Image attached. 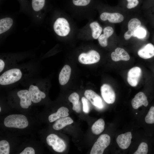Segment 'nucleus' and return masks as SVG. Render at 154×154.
Here are the masks:
<instances>
[{"label": "nucleus", "mask_w": 154, "mask_h": 154, "mask_svg": "<svg viewBox=\"0 0 154 154\" xmlns=\"http://www.w3.org/2000/svg\"><path fill=\"white\" fill-rule=\"evenodd\" d=\"M53 28L56 33L62 37L67 36L70 31L68 22L63 18H59L56 19L54 23Z\"/></svg>", "instance_id": "nucleus-5"}, {"label": "nucleus", "mask_w": 154, "mask_h": 154, "mask_svg": "<svg viewBox=\"0 0 154 154\" xmlns=\"http://www.w3.org/2000/svg\"><path fill=\"white\" fill-rule=\"evenodd\" d=\"M111 58L113 60L117 62L119 60L128 61L130 58V56L124 49L117 48L114 52L111 54Z\"/></svg>", "instance_id": "nucleus-17"}, {"label": "nucleus", "mask_w": 154, "mask_h": 154, "mask_svg": "<svg viewBox=\"0 0 154 154\" xmlns=\"http://www.w3.org/2000/svg\"><path fill=\"white\" fill-rule=\"evenodd\" d=\"M91 0H72L74 5L78 6H85L88 5Z\"/></svg>", "instance_id": "nucleus-32"}, {"label": "nucleus", "mask_w": 154, "mask_h": 154, "mask_svg": "<svg viewBox=\"0 0 154 154\" xmlns=\"http://www.w3.org/2000/svg\"><path fill=\"white\" fill-rule=\"evenodd\" d=\"M46 141L47 144L56 152H62L66 148L64 141L56 134H51L48 135L46 138Z\"/></svg>", "instance_id": "nucleus-4"}, {"label": "nucleus", "mask_w": 154, "mask_h": 154, "mask_svg": "<svg viewBox=\"0 0 154 154\" xmlns=\"http://www.w3.org/2000/svg\"><path fill=\"white\" fill-rule=\"evenodd\" d=\"M29 91L32 102L34 103L40 102L42 99L46 97L44 93L39 90L37 86L33 85H31L29 88Z\"/></svg>", "instance_id": "nucleus-15"}, {"label": "nucleus", "mask_w": 154, "mask_h": 154, "mask_svg": "<svg viewBox=\"0 0 154 154\" xmlns=\"http://www.w3.org/2000/svg\"><path fill=\"white\" fill-rule=\"evenodd\" d=\"M71 69L70 66L68 65L64 66L59 75V81L61 85L66 84L68 82L70 76Z\"/></svg>", "instance_id": "nucleus-19"}, {"label": "nucleus", "mask_w": 154, "mask_h": 154, "mask_svg": "<svg viewBox=\"0 0 154 154\" xmlns=\"http://www.w3.org/2000/svg\"><path fill=\"white\" fill-rule=\"evenodd\" d=\"M45 0H32V6L33 10L36 11L41 10L43 7Z\"/></svg>", "instance_id": "nucleus-28"}, {"label": "nucleus", "mask_w": 154, "mask_h": 154, "mask_svg": "<svg viewBox=\"0 0 154 154\" xmlns=\"http://www.w3.org/2000/svg\"><path fill=\"white\" fill-rule=\"evenodd\" d=\"M1 107H0V112H1Z\"/></svg>", "instance_id": "nucleus-36"}, {"label": "nucleus", "mask_w": 154, "mask_h": 154, "mask_svg": "<svg viewBox=\"0 0 154 154\" xmlns=\"http://www.w3.org/2000/svg\"><path fill=\"white\" fill-rule=\"evenodd\" d=\"M141 25L140 20L136 18H134L130 20L128 23V30L124 34V38L125 40L129 39L133 34L135 31Z\"/></svg>", "instance_id": "nucleus-12"}, {"label": "nucleus", "mask_w": 154, "mask_h": 154, "mask_svg": "<svg viewBox=\"0 0 154 154\" xmlns=\"http://www.w3.org/2000/svg\"><path fill=\"white\" fill-rule=\"evenodd\" d=\"M34 149L32 147H28L26 148L20 154H35Z\"/></svg>", "instance_id": "nucleus-34"}, {"label": "nucleus", "mask_w": 154, "mask_h": 154, "mask_svg": "<svg viewBox=\"0 0 154 154\" xmlns=\"http://www.w3.org/2000/svg\"><path fill=\"white\" fill-rule=\"evenodd\" d=\"M131 103L133 108L137 109L142 105L147 107L149 102L145 94L142 92H140L135 96L131 100Z\"/></svg>", "instance_id": "nucleus-11"}, {"label": "nucleus", "mask_w": 154, "mask_h": 154, "mask_svg": "<svg viewBox=\"0 0 154 154\" xmlns=\"http://www.w3.org/2000/svg\"><path fill=\"white\" fill-rule=\"evenodd\" d=\"M90 26L92 31V36L94 39L98 38L102 31V28L96 21L90 23Z\"/></svg>", "instance_id": "nucleus-25"}, {"label": "nucleus", "mask_w": 154, "mask_h": 154, "mask_svg": "<svg viewBox=\"0 0 154 154\" xmlns=\"http://www.w3.org/2000/svg\"><path fill=\"white\" fill-rule=\"evenodd\" d=\"M5 66V63L1 59H0V72H1L3 70Z\"/></svg>", "instance_id": "nucleus-35"}, {"label": "nucleus", "mask_w": 154, "mask_h": 154, "mask_svg": "<svg viewBox=\"0 0 154 154\" xmlns=\"http://www.w3.org/2000/svg\"><path fill=\"white\" fill-rule=\"evenodd\" d=\"M128 2L127 8L131 9L136 7L138 5L139 2L138 0H127Z\"/></svg>", "instance_id": "nucleus-33"}, {"label": "nucleus", "mask_w": 154, "mask_h": 154, "mask_svg": "<svg viewBox=\"0 0 154 154\" xmlns=\"http://www.w3.org/2000/svg\"><path fill=\"white\" fill-rule=\"evenodd\" d=\"M13 23L12 19L7 17L0 20V34L7 31L11 27Z\"/></svg>", "instance_id": "nucleus-24"}, {"label": "nucleus", "mask_w": 154, "mask_h": 154, "mask_svg": "<svg viewBox=\"0 0 154 154\" xmlns=\"http://www.w3.org/2000/svg\"><path fill=\"white\" fill-rule=\"evenodd\" d=\"M102 96L104 100L108 104H113L116 99L115 92L112 88L107 84H103L101 87Z\"/></svg>", "instance_id": "nucleus-7"}, {"label": "nucleus", "mask_w": 154, "mask_h": 154, "mask_svg": "<svg viewBox=\"0 0 154 154\" xmlns=\"http://www.w3.org/2000/svg\"><path fill=\"white\" fill-rule=\"evenodd\" d=\"M148 151V147L147 144L146 143L143 142L139 145L137 151L134 153V154H147Z\"/></svg>", "instance_id": "nucleus-29"}, {"label": "nucleus", "mask_w": 154, "mask_h": 154, "mask_svg": "<svg viewBox=\"0 0 154 154\" xmlns=\"http://www.w3.org/2000/svg\"><path fill=\"white\" fill-rule=\"evenodd\" d=\"M137 53L140 57L144 59L151 58L154 56V46L148 43L140 49Z\"/></svg>", "instance_id": "nucleus-16"}, {"label": "nucleus", "mask_w": 154, "mask_h": 154, "mask_svg": "<svg viewBox=\"0 0 154 154\" xmlns=\"http://www.w3.org/2000/svg\"><path fill=\"white\" fill-rule=\"evenodd\" d=\"M17 95L20 100L21 106L24 109H27L32 104V100L29 90H23L19 91Z\"/></svg>", "instance_id": "nucleus-10"}, {"label": "nucleus", "mask_w": 154, "mask_h": 154, "mask_svg": "<svg viewBox=\"0 0 154 154\" xmlns=\"http://www.w3.org/2000/svg\"><path fill=\"white\" fill-rule=\"evenodd\" d=\"M113 28L110 26L105 27L103 30V34L100 35L98 38L100 44L102 47H105L108 45V39L113 33Z\"/></svg>", "instance_id": "nucleus-18"}, {"label": "nucleus", "mask_w": 154, "mask_h": 154, "mask_svg": "<svg viewBox=\"0 0 154 154\" xmlns=\"http://www.w3.org/2000/svg\"><path fill=\"white\" fill-rule=\"evenodd\" d=\"M145 122L148 124H154V106L150 107L145 117Z\"/></svg>", "instance_id": "nucleus-26"}, {"label": "nucleus", "mask_w": 154, "mask_h": 154, "mask_svg": "<svg viewBox=\"0 0 154 154\" xmlns=\"http://www.w3.org/2000/svg\"><path fill=\"white\" fill-rule=\"evenodd\" d=\"M100 56L99 53L94 50H91L87 53H82L79 56L78 60L81 63L84 64L95 63L99 61Z\"/></svg>", "instance_id": "nucleus-6"}, {"label": "nucleus", "mask_w": 154, "mask_h": 154, "mask_svg": "<svg viewBox=\"0 0 154 154\" xmlns=\"http://www.w3.org/2000/svg\"><path fill=\"white\" fill-rule=\"evenodd\" d=\"M86 98L89 100L92 104L99 109L103 107L102 99L100 96L93 91L87 90L84 93Z\"/></svg>", "instance_id": "nucleus-9"}, {"label": "nucleus", "mask_w": 154, "mask_h": 154, "mask_svg": "<svg viewBox=\"0 0 154 154\" xmlns=\"http://www.w3.org/2000/svg\"><path fill=\"white\" fill-rule=\"evenodd\" d=\"M146 35L145 30L141 27L138 28L135 32L133 36L139 39L144 38Z\"/></svg>", "instance_id": "nucleus-30"}, {"label": "nucleus", "mask_w": 154, "mask_h": 154, "mask_svg": "<svg viewBox=\"0 0 154 154\" xmlns=\"http://www.w3.org/2000/svg\"><path fill=\"white\" fill-rule=\"evenodd\" d=\"M4 125L8 127L24 129L28 125L29 122L26 117L21 114H13L8 116L4 121Z\"/></svg>", "instance_id": "nucleus-1"}, {"label": "nucleus", "mask_w": 154, "mask_h": 154, "mask_svg": "<svg viewBox=\"0 0 154 154\" xmlns=\"http://www.w3.org/2000/svg\"><path fill=\"white\" fill-rule=\"evenodd\" d=\"M141 68L135 66L132 68L128 71L127 80L129 84L132 87H135L138 84L141 75Z\"/></svg>", "instance_id": "nucleus-8"}, {"label": "nucleus", "mask_w": 154, "mask_h": 154, "mask_svg": "<svg viewBox=\"0 0 154 154\" xmlns=\"http://www.w3.org/2000/svg\"><path fill=\"white\" fill-rule=\"evenodd\" d=\"M105 122L104 120L100 118L95 121L91 127L92 132L94 134L99 135L104 130Z\"/></svg>", "instance_id": "nucleus-23"}, {"label": "nucleus", "mask_w": 154, "mask_h": 154, "mask_svg": "<svg viewBox=\"0 0 154 154\" xmlns=\"http://www.w3.org/2000/svg\"><path fill=\"white\" fill-rule=\"evenodd\" d=\"M22 73L17 68H12L4 72L0 76V84L7 85L19 81L21 78Z\"/></svg>", "instance_id": "nucleus-2"}, {"label": "nucleus", "mask_w": 154, "mask_h": 154, "mask_svg": "<svg viewBox=\"0 0 154 154\" xmlns=\"http://www.w3.org/2000/svg\"><path fill=\"white\" fill-rule=\"evenodd\" d=\"M10 146L8 142L5 140L0 141V154H9L10 153Z\"/></svg>", "instance_id": "nucleus-27"}, {"label": "nucleus", "mask_w": 154, "mask_h": 154, "mask_svg": "<svg viewBox=\"0 0 154 154\" xmlns=\"http://www.w3.org/2000/svg\"><path fill=\"white\" fill-rule=\"evenodd\" d=\"M68 109L66 107H62L59 108L57 112L51 114L48 117V119L50 122H52L59 119L65 117L69 115Z\"/></svg>", "instance_id": "nucleus-20"}, {"label": "nucleus", "mask_w": 154, "mask_h": 154, "mask_svg": "<svg viewBox=\"0 0 154 154\" xmlns=\"http://www.w3.org/2000/svg\"><path fill=\"white\" fill-rule=\"evenodd\" d=\"M132 138L131 132H127L119 135L116 139V142L121 149H127L129 146Z\"/></svg>", "instance_id": "nucleus-13"}, {"label": "nucleus", "mask_w": 154, "mask_h": 154, "mask_svg": "<svg viewBox=\"0 0 154 154\" xmlns=\"http://www.w3.org/2000/svg\"><path fill=\"white\" fill-rule=\"evenodd\" d=\"M73 122L71 117H66L58 119L53 125L52 127L55 130H59Z\"/></svg>", "instance_id": "nucleus-21"}, {"label": "nucleus", "mask_w": 154, "mask_h": 154, "mask_svg": "<svg viewBox=\"0 0 154 154\" xmlns=\"http://www.w3.org/2000/svg\"><path fill=\"white\" fill-rule=\"evenodd\" d=\"M110 137L107 134L101 135L93 146L90 154H102L105 149L110 145Z\"/></svg>", "instance_id": "nucleus-3"}, {"label": "nucleus", "mask_w": 154, "mask_h": 154, "mask_svg": "<svg viewBox=\"0 0 154 154\" xmlns=\"http://www.w3.org/2000/svg\"><path fill=\"white\" fill-rule=\"evenodd\" d=\"M82 102L83 105V111L86 113H88L90 110V105L88 99L84 97H82Z\"/></svg>", "instance_id": "nucleus-31"}, {"label": "nucleus", "mask_w": 154, "mask_h": 154, "mask_svg": "<svg viewBox=\"0 0 154 154\" xmlns=\"http://www.w3.org/2000/svg\"><path fill=\"white\" fill-rule=\"evenodd\" d=\"M79 99V96L76 92L72 93L68 97L69 101L72 104V110L77 113L80 112L81 110V104Z\"/></svg>", "instance_id": "nucleus-22"}, {"label": "nucleus", "mask_w": 154, "mask_h": 154, "mask_svg": "<svg viewBox=\"0 0 154 154\" xmlns=\"http://www.w3.org/2000/svg\"><path fill=\"white\" fill-rule=\"evenodd\" d=\"M100 17L102 20L105 21L108 20L109 22L112 23H120L124 19L123 16L117 13H111L104 12L101 14Z\"/></svg>", "instance_id": "nucleus-14"}]
</instances>
